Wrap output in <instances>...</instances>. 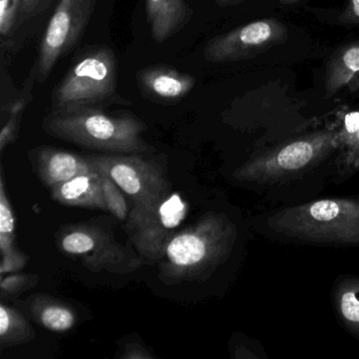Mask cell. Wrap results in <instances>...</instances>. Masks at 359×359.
<instances>
[{"label":"cell","instance_id":"obj_4","mask_svg":"<svg viewBox=\"0 0 359 359\" xmlns=\"http://www.w3.org/2000/svg\"><path fill=\"white\" fill-rule=\"evenodd\" d=\"M337 150L336 128L312 132L251 157L233 172V177L258 186L289 182L312 171Z\"/></svg>","mask_w":359,"mask_h":359},{"label":"cell","instance_id":"obj_24","mask_svg":"<svg viewBox=\"0 0 359 359\" xmlns=\"http://www.w3.org/2000/svg\"><path fill=\"white\" fill-rule=\"evenodd\" d=\"M1 256H3V260L0 264V274H1V276L22 270L26 266L29 259L28 256L20 252L18 248L10 253Z\"/></svg>","mask_w":359,"mask_h":359},{"label":"cell","instance_id":"obj_10","mask_svg":"<svg viewBox=\"0 0 359 359\" xmlns=\"http://www.w3.org/2000/svg\"><path fill=\"white\" fill-rule=\"evenodd\" d=\"M188 205L178 193H171L156 207L142 213H131L127 229L132 243L142 257L157 262L168 241L186 219Z\"/></svg>","mask_w":359,"mask_h":359},{"label":"cell","instance_id":"obj_26","mask_svg":"<svg viewBox=\"0 0 359 359\" xmlns=\"http://www.w3.org/2000/svg\"><path fill=\"white\" fill-rule=\"evenodd\" d=\"M339 20L344 24H359V0H348Z\"/></svg>","mask_w":359,"mask_h":359},{"label":"cell","instance_id":"obj_22","mask_svg":"<svg viewBox=\"0 0 359 359\" xmlns=\"http://www.w3.org/2000/svg\"><path fill=\"white\" fill-rule=\"evenodd\" d=\"M37 277L32 274H12L4 275L0 280V290L1 297H13L22 293L25 290L29 289L35 285V279Z\"/></svg>","mask_w":359,"mask_h":359},{"label":"cell","instance_id":"obj_13","mask_svg":"<svg viewBox=\"0 0 359 359\" xmlns=\"http://www.w3.org/2000/svg\"><path fill=\"white\" fill-rule=\"evenodd\" d=\"M146 14L153 39L163 43L188 26L194 11L187 0H146Z\"/></svg>","mask_w":359,"mask_h":359},{"label":"cell","instance_id":"obj_14","mask_svg":"<svg viewBox=\"0 0 359 359\" xmlns=\"http://www.w3.org/2000/svg\"><path fill=\"white\" fill-rule=\"evenodd\" d=\"M51 196L62 205L108 211L102 191V174L96 170L52 187Z\"/></svg>","mask_w":359,"mask_h":359},{"label":"cell","instance_id":"obj_17","mask_svg":"<svg viewBox=\"0 0 359 359\" xmlns=\"http://www.w3.org/2000/svg\"><path fill=\"white\" fill-rule=\"evenodd\" d=\"M359 76V41L350 43L335 54L327 66L325 97L331 98Z\"/></svg>","mask_w":359,"mask_h":359},{"label":"cell","instance_id":"obj_15","mask_svg":"<svg viewBox=\"0 0 359 359\" xmlns=\"http://www.w3.org/2000/svg\"><path fill=\"white\" fill-rule=\"evenodd\" d=\"M338 150L335 182L340 184L359 172V110L337 115Z\"/></svg>","mask_w":359,"mask_h":359},{"label":"cell","instance_id":"obj_23","mask_svg":"<svg viewBox=\"0 0 359 359\" xmlns=\"http://www.w3.org/2000/svg\"><path fill=\"white\" fill-rule=\"evenodd\" d=\"M22 0H0V32L8 36L12 32Z\"/></svg>","mask_w":359,"mask_h":359},{"label":"cell","instance_id":"obj_6","mask_svg":"<svg viewBox=\"0 0 359 359\" xmlns=\"http://www.w3.org/2000/svg\"><path fill=\"white\" fill-rule=\"evenodd\" d=\"M92 167L112 178L133 203V213L156 207L171 194V184L161 165L138 154L87 155Z\"/></svg>","mask_w":359,"mask_h":359},{"label":"cell","instance_id":"obj_9","mask_svg":"<svg viewBox=\"0 0 359 359\" xmlns=\"http://www.w3.org/2000/svg\"><path fill=\"white\" fill-rule=\"evenodd\" d=\"M287 39V27L279 20H256L210 39L203 57L211 64L241 62L281 45Z\"/></svg>","mask_w":359,"mask_h":359},{"label":"cell","instance_id":"obj_5","mask_svg":"<svg viewBox=\"0 0 359 359\" xmlns=\"http://www.w3.org/2000/svg\"><path fill=\"white\" fill-rule=\"evenodd\" d=\"M113 104H127L118 93V67L114 51L94 47L66 73L52 95L51 110L107 109Z\"/></svg>","mask_w":359,"mask_h":359},{"label":"cell","instance_id":"obj_11","mask_svg":"<svg viewBox=\"0 0 359 359\" xmlns=\"http://www.w3.org/2000/svg\"><path fill=\"white\" fill-rule=\"evenodd\" d=\"M135 79L142 96L161 104L182 102L197 83L196 77L167 65L144 67L136 73Z\"/></svg>","mask_w":359,"mask_h":359},{"label":"cell","instance_id":"obj_20","mask_svg":"<svg viewBox=\"0 0 359 359\" xmlns=\"http://www.w3.org/2000/svg\"><path fill=\"white\" fill-rule=\"evenodd\" d=\"M16 220L10 203L9 196L6 192L5 178L1 169L0 176V252L1 255L10 253L16 249L15 243Z\"/></svg>","mask_w":359,"mask_h":359},{"label":"cell","instance_id":"obj_2","mask_svg":"<svg viewBox=\"0 0 359 359\" xmlns=\"http://www.w3.org/2000/svg\"><path fill=\"white\" fill-rule=\"evenodd\" d=\"M238 236L229 215L208 212L168 241L158 260L159 277L169 283L210 278L230 258Z\"/></svg>","mask_w":359,"mask_h":359},{"label":"cell","instance_id":"obj_21","mask_svg":"<svg viewBox=\"0 0 359 359\" xmlns=\"http://www.w3.org/2000/svg\"><path fill=\"white\" fill-rule=\"evenodd\" d=\"M102 174V191H104L108 211L119 220L128 219L129 210H128L127 201L121 192L123 190L117 186L112 178L109 177L106 174Z\"/></svg>","mask_w":359,"mask_h":359},{"label":"cell","instance_id":"obj_18","mask_svg":"<svg viewBox=\"0 0 359 359\" xmlns=\"http://www.w3.org/2000/svg\"><path fill=\"white\" fill-rule=\"evenodd\" d=\"M31 311L34 318L50 331L67 332L76 323L77 317L73 309L50 296H35Z\"/></svg>","mask_w":359,"mask_h":359},{"label":"cell","instance_id":"obj_8","mask_svg":"<svg viewBox=\"0 0 359 359\" xmlns=\"http://www.w3.org/2000/svg\"><path fill=\"white\" fill-rule=\"evenodd\" d=\"M97 0H58L41 39L35 62L36 79L45 83L56 64L79 43L91 20Z\"/></svg>","mask_w":359,"mask_h":359},{"label":"cell","instance_id":"obj_12","mask_svg":"<svg viewBox=\"0 0 359 359\" xmlns=\"http://www.w3.org/2000/svg\"><path fill=\"white\" fill-rule=\"evenodd\" d=\"M29 154L39 180L50 189L72 180L79 174L94 171L87 156L55 147H39Z\"/></svg>","mask_w":359,"mask_h":359},{"label":"cell","instance_id":"obj_28","mask_svg":"<svg viewBox=\"0 0 359 359\" xmlns=\"http://www.w3.org/2000/svg\"><path fill=\"white\" fill-rule=\"evenodd\" d=\"M216 5L222 8L233 7V6L239 5L243 3V0H214Z\"/></svg>","mask_w":359,"mask_h":359},{"label":"cell","instance_id":"obj_29","mask_svg":"<svg viewBox=\"0 0 359 359\" xmlns=\"http://www.w3.org/2000/svg\"><path fill=\"white\" fill-rule=\"evenodd\" d=\"M279 1H281V3L283 4H293L296 3V1H298V0H279Z\"/></svg>","mask_w":359,"mask_h":359},{"label":"cell","instance_id":"obj_19","mask_svg":"<svg viewBox=\"0 0 359 359\" xmlns=\"http://www.w3.org/2000/svg\"><path fill=\"white\" fill-rule=\"evenodd\" d=\"M34 330L18 311L0 306V344L3 348L27 344L34 338Z\"/></svg>","mask_w":359,"mask_h":359},{"label":"cell","instance_id":"obj_27","mask_svg":"<svg viewBox=\"0 0 359 359\" xmlns=\"http://www.w3.org/2000/svg\"><path fill=\"white\" fill-rule=\"evenodd\" d=\"M43 3L45 0H22L20 12L24 16L35 15L43 9Z\"/></svg>","mask_w":359,"mask_h":359},{"label":"cell","instance_id":"obj_7","mask_svg":"<svg viewBox=\"0 0 359 359\" xmlns=\"http://www.w3.org/2000/svg\"><path fill=\"white\" fill-rule=\"evenodd\" d=\"M58 247L64 253L79 258L95 273L128 274L140 268L142 260L134 252L116 241L111 233L95 226H66L58 233Z\"/></svg>","mask_w":359,"mask_h":359},{"label":"cell","instance_id":"obj_3","mask_svg":"<svg viewBox=\"0 0 359 359\" xmlns=\"http://www.w3.org/2000/svg\"><path fill=\"white\" fill-rule=\"evenodd\" d=\"M43 129L52 137L89 150L113 154H144L153 151L142 137L148 127L131 112L108 113L106 109L51 110Z\"/></svg>","mask_w":359,"mask_h":359},{"label":"cell","instance_id":"obj_1","mask_svg":"<svg viewBox=\"0 0 359 359\" xmlns=\"http://www.w3.org/2000/svg\"><path fill=\"white\" fill-rule=\"evenodd\" d=\"M259 224L275 241L359 248V198L330 197L279 208L260 216Z\"/></svg>","mask_w":359,"mask_h":359},{"label":"cell","instance_id":"obj_25","mask_svg":"<svg viewBox=\"0 0 359 359\" xmlns=\"http://www.w3.org/2000/svg\"><path fill=\"white\" fill-rule=\"evenodd\" d=\"M121 357L123 359H146L154 358L155 356L138 342H131L126 346Z\"/></svg>","mask_w":359,"mask_h":359},{"label":"cell","instance_id":"obj_16","mask_svg":"<svg viewBox=\"0 0 359 359\" xmlns=\"http://www.w3.org/2000/svg\"><path fill=\"white\" fill-rule=\"evenodd\" d=\"M332 302L342 327L359 339V276L339 277L332 290Z\"/></svg>","mask_w":359,"mask_h":359}]
</instances>
